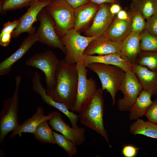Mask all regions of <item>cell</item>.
I'll list each match as a JSON object with an SVG mask.
<instances>
[{"instance_id":"cell-13","label":"cell","mask_w":157,"mask_h":157,"mask_svg":"<svg viewBox=\"0 0 157 157\" xmlns=\"http://www.w3.org/2000/svg\"><path fill=\"white\" fill-rule=\"evenodd\" d=\"M110 4L103 3L99 4L92 24L85 30L86 36L100 37L108 29L116 16L110 11Z\"/></svg>"},{"instance_id":"cell-22","label":"cell","mask_w":157,"mask_h":157,"mask_svg":"<svg viewBox=\"0 0 157 157\" xmlns=\"http://www.w3.org/2000/svg\"><path fill=\"white\" fill-rule=\"evenodd\" d=\"M140 33L132 31L122 41L121 53L134 64L141 52Z\"/></svg>"},{"instance_id":"cell-21","label":"cell","mask_w":157,"mask_h":157,"mask_svg":"<svg viewBox=\"0 0 157 157\" xmlns=\"http://www.w3.org/2000/svg\"><path fill=\"white\" fill-rule=\"evenodd\" d=\"M131 32V22L119 19L115 16L102 35L112 41H122Z\"/></svg>"},{"instance_id":"cell-19","label":"cell","mask_w":157,"mask_h":157,"mask_svg":"<svg viewBox=\"0 0 157 157\" xmlns=\"http://www.w3.org/2000/svg\"><path fill=\"white\" fill-rule=\"evenodd\" d=\"M133 69L143 90L152 95H157V73L136 64H133Z\"/></svg>"},{"instance_id":"cell-16","label":"cell","mask_w":157,"mask_h":157,"mask_svg":"<svg viewBox=\"0 0 157 157\" xmlns=\"http://www.w3.org/2000/svg\"><path fill=\"white\" fill-rule=\"evenodd\" d=\"M39 41V35L36 32L29 35L14 53L0 63V75L9 74L13 64L21 58L35 43Z\"/></svg>"},{"instance_id":"cell-31","label":"cell","mask_w":157,"mask_h":157,"mask_svg":"<svg viewBox=\"0 0 157 157\" xmlns=\"http://www.w3.org/2000/svg\"><path fill=\"white\" fill-rule=\"evenodd\" d=\"M35 0H1L0 1L1 11L14 10L30 6Z\"/></svg>"},{"instance_id":"cell-6","label":"cell","mask_w":157,"mask_h":157,"mask_svg":"<svg viewBox=\"0 0 157 157\" xmlns=\"http://www.w3.org/2000/svg\"><path fill=\"white\" fill-rule=\"evenodd\" d=\"M44 8L54 21L57 33L60 38L73 28L74 9L65 0H51Z\"/></svg>"},{"instance_id":"cell-14","label":"cell","mask_w":157,"mask_h":157,"mask_svg":"<svg viewBox=\"0 0 157 157\" xmlns=\"http://www.w3.org/2000/svg\"><path fill=\"white\" fill-rule=\"evenodd\" d=\"M51 1H40L35 0L28 8L27 11L20 17V23L13 32L12 38H16L24 33H27L29 35L35 32V29L33 24L38 20V16L41 10Z\"/></svg>"},{"instance_id":"cell-7","label":"cell","mask_w":157,"mask_h":157,"mask_svg":"<svg viewBox=\"0 0 157 157\" xmlns=\"http://www.w3.org/2000/svg\"><path fill=\"white\" fill-rule=\"evenodd\" d=\"M60 60L52 51L49 50L35 53L25 63L26 65L39 69L44 73L47 93L55 86L56 69Z\"/></svg>"},{"instance_id":"cell-4","label":"cell","mask_w":157,"mask_h":157,"mask_svg":"<svg viewBox=\"0 0 157 157\" xmlns=\"http://www.w3.org/2000/svg\"><path fill=\"white\" fill-rule=\"evenodd\" d=\"M86 67L97 75L101 83L102 90H106L110 93L112 104L114 105L116 95L120 90L125 72L118 66L99 63H90Z\"/></svg>"},{"instance_id":"cell-32","label":"cell","mask_w":157,"mask_h":157,"mask_svg":"<svg viewBox=\"0 0 157 157\" xmlns=\"http://www.w3.org/2000/svg\"><path fill=\"white\" fill-rule=\"evenodd\" d=\"M145 29L157 37V12L147 19Z\"/></svg>"},{"instance_id":"cell-37","label":"cell","mask_w":157,"mask_h":157,"mask_svg":"<svg viewBox=\"0 0 157 157\" xmlns=\"http://www.w3.org/2000/svg\"><path fill=\"white\" fill-rule=\"evenodd\" d=\"M74 9L83 5L86 4L91 1L90 0H65Z\"/></svg>"},{"instance_id":"cell-2","label":"cell","mask_w":157,"mask_h":157,"mask_svg":"<svg viewBox=\"0 0 157 157\" xmlns=\"http://www.w3.org/2000/svg\"><path fill=\"white\" fill-rule=\"evenodd\" d=\"M103 91L101 88H98L93 97L81 106L78 115L81 124L101 135L111 147L108 132L104 124V103Z\"/></svg>"},{"instance_id":"cell-41","label":"cell","mask_w":157,"mask_h":157,"mask_svg":"<svg viewBox=\"0 0 157 157\" xmlns=\"http://www.w3.org/2000/svg\"><path fill=\"white\" fill-rule=\"evenodd\" d=\"M38 1H48V0H37Z\"/></svg>"},{"instance_id":"cell-36","label":"cell","mask_w":157,"mask_h":157,"mask_svg":"<svg viewBox=\"0 0 157 157\" xmlns=\"http://www.w3.org/2000/svg\"><path fill=\"white\" fill-rule=\"evenodd\" d=\"M12 32H6L0 37V44L1 46L6 47L10 43L12 38Z\"/></svg>"},{"instance_id":"cell-10","label":"cell","mask_w":157,"mask_h":157,"mask_svg":"<svg viewBox=\"0 0 157 157\" xmlns=\"http://www.w3.org/2000/svg\"><path fill=\"white\" fill-rule=\"evenodd\" d=\"M126 73L120 90L124 95L117 102L118 109L121 111H129L135 101L143 88L134 71Z\"/></svg>"},{"instance_id":"cell-29","label":"cell","mask_w":157,"mask_h":157,"mask_svg":"<svg viewBox=\"0 0 157 157\" xmlns=\"http://www.w3.org/2000/svg\"><path fill=\"white\" fill-rule=\"evenodd\" d=\"M140 36L141 51H157V37L151 35L145 29L140 33Z\"/></svg>"},{"instance_id":"cell-20","label":"cell","mask_w":157,"mask_h":157,"mask_svg":"<svg viewBox=\"0 0 157 157\" xmlns=\"http://www.w3.org/2000/svg\"><path fill=\"white\" fill-rule=\"evenodd\" d=\"M50 116L48 114H44L43 108L38 106L36 109L35 112L30 118L24 121L12 132L10 137L13 138L18 135L21 136L22 133H33L36 128L42 122L45 120H49Z\"/></svg>"},{"instance_id":"cell-35","label":"cell","mask_w":157,"mask_h":157,"mask_svg":"<svg viewBox=\"0 0 157 157\" xmlns=\"http://www.w3.org/2000/svg\"><path fill=\"white\" fill-rule=\"evenodd\" d=\"M139 148L131 144L124 146L122 149V153L125 157H134L136 156Z\"/></svg>"},{"instance_id":"cell-23","label":"cell","mask_w":157,"mask_h":157,"mask_svg":"<svg viewBox=\"0 0 157 157\" xmlns=\"http://www.w3.org/2000/svg\"><path fill=\"white\" fill-rule=\"evenodd\" d=\"M151 96L146 91L142 90L129 110L130 120H136L145 115L147 110L153 102L151 99Z\"/></svg>"},{"instance_id":"cell-24","label":"cell","mask_w":157,"mask_h":157,"mask_svg":"<svg viewBox=\"0 0 157 157\" xmlns=\"http://www.w3.org/2000/svg\"><path fill=\"white\" fill-rule=\"evenodd\" d=\"M129 131L134 135L142 134L157 139V124L149 121H145L140 119H137L130 126Z\"/></svg>"},{"instance_id":"cell-40","label":"cell","mask_w":157,"mask_h":157,"mask_svg":"<svg viewBox=\"0 0 157 157\" xmlns=\"http://www.w3.org/2000/svg\"><path fill=\"white\" fill-rule=\"evenodd\" d=\"M90 1L99 4L103 3H113L119 1L118 0H90Z\"/></svg>"},{"instance_id":"cell-30","label":"cell","mask_w":157,"mask_h":157,"mask_svg":"<svg viewBox=\"0 0 157 157\" xmlns=\"http://www.w3.org/2000/svg\"><path fill=\"white\" fill-rule=\"evenodd\" d=\"M53 134L56 144L63 148L69 156L71 157L77 154L78 150L75 143L62 134L54 131Z\"/></svg>"},{"instance_id":"cell-8","label":"cell","mask_w":157,"mask_h":157,"mask_svg":"<svg viewBox=\"0 0 157 157\" xmlns=\"http://www.w3.org/2000/svg\"><path fill=\"white\" fill-rule=\"evenodd\" d=\"M37 18L40 22V25L36 31L39 35V42L58 48L65 54V48L57 33L54 21L44 8L39 12Z\"/></svg>"},{"instance_id":"cell-17","label":"cell","mask_w":157,"mask_h":157,"mask_svg":"<svg viewBox=\"0 0 157 157\" xmlns=\"http://www.w3.org/2000/svg\"><path fill=\"white\" fill-rule=\"evenodd\" d=\"M122 41L111 40L103 35L92 41L85 50L83 55H105L121 53Z\"/></svg>"},{"instance_id":"cell-27","label":"cell","mask_w":157,"mask_h":157,"mask_svg":"<svg viewBox=\"0 0 157 157\" xmlns=\"http://www.w3.org/2000/svg\"><path fill=\"white\" fill-rule=\"evenodd\" d=\"M131 3L146 20L157 12V0H132Z\"/></svg>"},{"instance_id":"cell-15","label":"cell","mask_w":157,"mask_h":157,"mask_svg":"<svg viewBox=\"0 0 157 157\" xmlns=\"http://www.w3.org/2000/svg\"><path fill=\"white\" fill-rule=\"evenodd\" d=\"M82 61L86 67L90 63H99L118 66L125 72L133 71V64L121 53L97 56L84 55Z\"/></svg>"},{"instance_id":"cell-28","label":"cell","mask_w":157,"mask_h":157,"mask_svg":"<svg viewBox=\"0 0 157 157\" xmlns=\"http://www.w3.org/2000/svg\"><path fill=\"white\" fill-rule=\"evenodd\" d=\"M129 12L131 16L132 31L140 33L145 28V19L141 13L132 3L129 6Z\"/></svg>"},{"instance_id":"cell-34","label":"cell","mask_w":157,"mask_h":157,"mask_svg":"<svg viewBox=\"0 0 157 157\" xmlns=\"http://www.w3.org/2000/svg\"><path fill=\"white\" fill-rule=\"evenodd\" d=\"M20 18L12 21H8L5 23L1 31L0 37L6 32H13L18 27L20 22Z\"/></svg>"},{"instance_id":"cell-42","label":"cell","mask_w":157,"mask_h":157,"mask_svg":"<svg viewBox=\"0 0 157 157\" xmlns=\"http://www.w3.org/2000/svg\"><path fill=\"white\" fill-rule=\"evenodd\" d=\"M156 146H157V148H156V150H157L156 154L157 155V144H156Z\"/></svg>"},{"instance_id":"cell-12","label":"cell","mask_w":157,"mask_h":157,"mask_svg":"<svg viewBox=\"0 0 157 157\" xmlns=\"http://www.w3.org/2000/svg\"><path fill=\"white\" fill-rule=\"evenodd\" d=\"M33 90L39 94L43 102L47 105L53 107L64 114L69 119L72 126L77 128L79 120L78 115L71 111L63 104L53 100L46 92V89L43 86L41 82V76L39 73L35 71L32 79Z\"/></svg>"},{"instance_id":"cell-5","label":"cell","mask_w":157,"mask_h":157,"mask_svg":"<svg viewBox=\"0 0 157 157\" xmlns=\"http://www.w3.org/2000/svg\"><path fill=\"white\" fill-rule=\"evenodd\" d=\"M97 37L82 35L73 28L67 31L60 38L66 49L64 59L65 63L73 65L82 61L85 50L90 42Z\"/></svg>"},{"instance_id":"cell-1","label":"cell","mask_w":157,"mask_h":157,"mask_svg":"<svg viewBox=\"0 0 157 157\" xmlns=\"http://www.w3.org/2000/svg\"><path fill=\"white\" fill-rule=\"evenodd\" d=\"M55 85L47 93L55 101L64 104L72 111L77 97L78 73L76 64H67L64 59L60 60L57 67Z\"/></svg>"},{"instance_id":"cell-26","label":"cell","mask_w":157,"mask_h":157,"mask_svg":"<svg viewBox=\"0 0 157 157\" xmlns=\"http://www.w3.org/2000/svg\"><path fill=\"white\" fill-rule=\"evenodd\" d=\"M135 64L146 67L150 70L157 73V51H141Z\"/></svg>"},{"instance_id":"cell-9","label":"cell","mask_w":157,"mask_h":157,"mask_svg":"<svg viewBox=\"0 0 157 157\" xmlns=\"http://www.w3.org/2000/svg\"><path fill=\"white\" fill-rule=\"evenodd\" d=\"M76 65L78 82L76 101L72 111L78 112L81 106L93 97L98 88L93 78H87L88 70L82 61H78Z\"/></svg>"},{"instance_id":"cell-25","label":"cell","mask_w":157,"mask_h":157,"mask_svg":"<svg viewBox=\"0 0 157 157\" xmlns=\"http://www.w3.org/2000/svg\"><path fill=\"white\" fill-rule=\"evenodd\" d=\"M48 120L42 122L36 128L33 133L37 140L42 143L56 144L53 131L49 125Z\"/></svg>"},{"instance_id":"cell-39","label":"cell","mask_w":157,"mask_h":157,"mask_svg":"<svg viewBox=\"0 0 157 157\" xmlns=\"http://www.w3.org/2000/svg\"><path fill=\"white\" fill-rule=\"evenodd\" d=\"M122 9L119 1L110 4V11L111 13L114 15L116 16Z\"/></svg>"},{"instance_id":"cell-11","label":"cell","mask_w":157,"mask_h":157,"mask_svg":"<svg viewBox=\"0 0 157 157\" xmlns=\"http://www.w3.org/2000/svg\"><path fill=\"white\" fill-rule=\"evenodd\" d=\"M48 114L50 116L49 124L52 129L60 133L76 145H81L85 142V130L84 128L70 127L64 121L60 113L58 111H53Z\"/></svg>"},{"instance_id":"cell-33","label":"cell","mask_w":157,"mask_h":157,"mask_svg":"<svg viewBox=\"0 0 157 157\" xmlns=\"http://www.w3.org/2000/svg\"><path fill=\"white\" fill-rule=\"evenodd\" d=\"M145 116L148 121L157 124V98L149 107Z\"/></svg>"},{"instance_id":"cell-38","label":"cell","mask_w":157,"mask_h":157,"mask_svg":"<svg viewBox=\"0 0 157 157\" xmlns=\"http://www.w3.org/2000/svg\"><path fill=\"white\" fill-rule=\"evenodd\" d=\"M116 17L117 19L126 20L131 22V16L129 12H128L124 10H121L116 15Z\"/></svg>"},{"instance_id":"cell-3","label":"cell","mask_w":157,"mask_h":157,"mask_svg":"<svg viewBox=\"0 0 157 157\" xmlns=\"http://www.w3.org/2000/svg\"><path fill=\"white\" fill-rule=\"evenodd\" d=\"M22 79L21 75L15 77V89L12 97L3 101V107L0 112V143L4 144L7 135L14 130L19 123V90Z\"/></svg>"},{"instance_id":"cell-18","label":"cell","mask_w":157,"mask_h":157,"mask_svg":"<svg viewBox=\"0 0 157 157\" xmlns=\"http://www.w3.org/2000/svg\"><path fill=\"white\" fill-rule=\"evenodd\" d=\"M99 6V4L90 1L74 9L73 28L78 31L87 28L93 20Z\"/></svg>"}]
</instances>
